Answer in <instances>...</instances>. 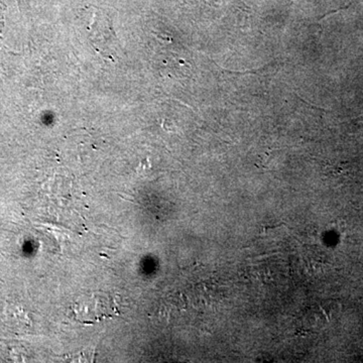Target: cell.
<instances>
[{"label": "cell", "instance_id": "obj_1", "mask_svg": "<svg viewBox=\"0 0 363 363\" xmlns=\"http://www.w3.org/2000/svg\"><path fill=\"white\" fill-rule=\"evenodd\" d=\"M74 319L81 324L93 325L105 318L118 315L116 302L108 294L94 293L89 297L79 298L72 306Z\"/></svg>", "mask_w": 363, "mask_h": 363}]
</instances>
